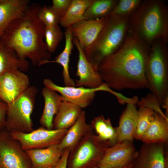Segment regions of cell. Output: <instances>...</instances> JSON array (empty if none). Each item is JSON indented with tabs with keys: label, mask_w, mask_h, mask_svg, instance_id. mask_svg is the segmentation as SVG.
<instances>
[{
	"label": "cell",
	"mask_w": 168,
	"mask_h": 168,
	"mask_svg": "<svg viewBox=\"0 0 168 168\" xmlns=\"http://www.w3.org/2000/svg\"><path fill=\"white\" fill-rule=\"evenodd\" d=\"M72 41L78 53L76 76L79 78L75 80L76 86L90 88L99 87L104 83L99 74L86 59L77 39L73 37Z\"/></svg>",
	"instance_id": "cell-13"
},
{
	"label": "cell",
	"mask_w": 168,
	"mask_h": 168,
	"mask_svg": "<svg viewBox=\"0 0 168 168\" xmlns=\"http://www.w3.org/2000/svg\"><path fill=\"white\" fill-rule=\"evenodd\" d=\"M128 168V166H125V167H124L123 168Z\"/></svg>",
	"instance_id": "cell-38"
},
{
	"label": "cell",
	"mask_w": 168,
	"mask_h": 168,
	"mask_svg": "<svg viewBox=\"0 0 168 168\" xmlns=\"http://www.w3.org/2000/svg\"><path fill=\"white\" fill-rule=\"evenodd\" d=\"M68 129H49L42 126L28 133H10L20 143L23 149H42L59 144Z\"/></svg>",
	"instance_id": "cell-9"
},
{
	"label": "cell",
	"mask_w": 168,
	"mask_h": 168,
	"mask_svg": "<svg viewBox=\"0 0 168 168\" xmlns=\"http://www.w3.org/2000/svg\"><path fill=\"white\" fill-rule=\"evenodd\" d=\"M28 76L18 69L8 71L0 77V100L7 105L30 86Z\"/></svg>",
	"instance_id": "cell-11"
},
{
	"label": "cell",
	"mask_w": 168,
	"mask_h": 168,
	"mask_svg": "<svg viewBox=\"0 0 168 168\" xmlns=\"http://www.w3.org/2000/svg\"><path fill=\"white\" fill-rule=\"evenodd\" d=\"M70 150L66 149L63 151L62 155L58 165V168H67L68 161Z\"/></svg>",
	"instance_id": "cell-35"
},
{
	"label": "cell",
	"mask_w": 168,
	"mask_h": 168,
	"mask_svg": "<svg viewBox=\"0 0 168 168\" xmlns=\"http://www.w3.org/2000/svg\"><path fill=\"white\" fill-rule=\"evenodd\" d=\"M139 107L150 108L160 114L164 117L168 118L163 113L160 107V103L156 97L152 93L150 94L145 98L142 99L138 102Z\"/></svg>",
	"instance_id": "cell-32"
},
{
	"label": "cell",
	"mask_w": 168,
	"mask_h": 168,
	"mask_svg": "<svg viewBox=\"0 0 168 168\" xmlns=\"http://www.w3.org/2000/svg\"><path fill=\"white\" fill-rule=\"evenodd\" d=\"M137 153L132 142L124 141L108 147L97 166L123 168L135 158Z\"/></svg>",
	"instance_id": "cell-12"
},
{
	"label": "cell",
	"mask_w": 168,
	"mask_h": 168,
	"mask_svg": "<svg viewBox=\"0 0 168 168\" xmlns=\"http://www.w3.org/2000/svg\"><path fill=\"white\" fill-rule=\"evenodd\" d=\"M90 125L99 139L108 142L110 147L117 143L116 129L109 118L106 119L102 115L97 116L91 120Z\"/></svg>",
	"instance_id": "cell-25"
},
{
	"label": "cell",
	"mask_w": 168,
	"mask_h": 168,
	"mask_svg": "<svg viewBox=\"0 0 168 168\" xmlns=\"http://www.w3.org/2000/svg\"><path fill=\"white\" fill-rule=\"evenodd\" d=\"M100 168L98 167L97 166H94V167H90V168Z\"/></svg>",
	"instance_id": "cell-37"
},
{
	"label": "cell",
	"mask_w": 168,
	"mask_h": 168,
	"mask_svg": "<svg viewBox=\"0 0 168 168\" xmlns=\"http://www.w3.org/2000/svg\"><path fill=\"white\" fill-rule=\"evenodd\" d=\"M7 105L0 100V129L5 128L6 114Z\"/></svg>",
	"instance_id": "cell-34"
},
{
	"label": "cell",
	"mask_w": 168,
	"mask_h": 168,
	"mask_svg": "<svg viewBox=\"0 0 168 168\" xmlns=\"http://www.w3.org/2000/svg\"><path fill=\"white\" fill-rule=\"evenodd\" d=\"M41 6L34 3L24 14L10 23L0 36V42L16 54L22 71L29 67V58L34 65L47 63L51 57L44 40L46 26L38 17Z\"/></svg>",
	"instance_id": "cell-2"
},
{
	"label": "cell",
	"mask_w": 168,
	"mask_h": 168,
	"mask_svg": "<svg viewBox=\"0 0 168 168\" xmlns=\"http://www.w3.org/2000/svg\"><path fill=\"white\" fill-rule=\"evenodd\" d=\"M65 43L62 52L53 61H49L47 63H56L60 64L63 67V82L65 86H75V82L71 77L69 72L70 57L73 49V36L71 27L66 28L64 33Z\"/></svg>",
	"instance_id": "cell-23"
},
{
	"label": "cell",
	"mask_w": 168,
	"mask_h": 168,
	"mask_svg": "<svg viewBox=\"0 0 168 168\" xmlns=\"http://www.w3.org/2000/svg\"><path fill=\"white\" fill-rule=\"evenodd\" d=\"M21 69L20 61L16 53L0 42V77L10 71Z\"/></svg>",
	"instance_id": "cell-27"
},
{
	"label": "cell",
	"mask_w": 168,
	"mask_h": 168,
	"mask_svg": "<svg viewBox=\"0 0 168 168\" xmlns=\"http://www.w3.org/2000/svg\"><path fill=\"white\" fill-rule=\"evenodd\" d=\"M166 44L154 41L150 49L146 72L150 89L160 104L168 96V70Z\"/></svg>",
	"instance_id": "cell-5"
},
{
	"label": "cell",
	"mask_w": 168,
	"mask_h": 168,
	"mask_svg": "<svg viewBox=\"0 0 168 168\" xmlns=\"http://www.w3.org/2000/svg\"><path fill=\"white\" fill-rule=\"evenodd\" d=\"M135 104H127L116 128L117 143L128 140L133 142L136 132L138 111Z\"/></svg>",
	"instance_id": "cell-16"
},
{
	"label": "cell",
	"mask_w": 168,
	"mask_h": 168,
	"mask_svg": "<svg viewBox=\"0 0 168 168\" xmlns=\"http://www.w3.org/2000/svg\"><path fill=\"white\" fill-rule=\"evenodd\" d=\"M92 0H72L71 4L59 23L67 28L80 21L87 20L84 14Z\"/></svg>",
	"instance_id": "cell-24"
},
{
	"label": "cell",
	"mask_w": 168,
	"mask_h": 168,
	"mask_svg": "<svg viewBox=\"0 0 168 168\" xmlns=\"http://www.w3.org/2000/svg\"><path fill=\"white\" fill-rule=\"evenodd\" d=\"M90 124L86 122V113L82 110L75 123L68 129L63 139L58 145L59 148L63 151L73 148L91 130Z\"/></svg>",
	"instance_id": "cell-20"
},
{
	"label": "cell",
	"mask_w": 168,
	"mask_h": 168,
	"mask_svg": "<svg viewBox=\"0 0 168 168\" xmlns=\"http://www.w3.org/2000/svg\"><path fill=\"white\" fill-rule=\"evenodd\" d=\"M0 168H32L26 151L5 128L0 129Z\"/></svg>",
	"instance_id": "cell-8"
},
{
	"label": "cell",
	"mask_w": 168,
	"mask_h": 168,
	"mask_svg": "<svg viewBox=\"0 0 168 168\" xmlns=\"http://www.w3.org/2000/svg\"><path fill=\"white\" fill-rule=\"evenodd\" d=\"M38 92L36 87L29 86L19 97L7 105L5 128L9 132L28 133L34 130L31 115Z\"/></svg>",
	"instance_id": "cell-6"
},
{
	"label": "cell",
	"mask_w": 168,
	"mask_h": 168,
	"mask_svg": "<svg viewBox=\"0 0 168 168\" xmlns=\"http://www.w3.org/2000/svg\"><path fill=\"white\" fill-rule=\"evenodd\" d=\"M43 83L45 86L60 93L63 101L72 103L81 109L86 108L91 104L96 92L105 91L112 93L113 91L104 82L100 86L95 88L60 86L56 84L49 79H44Z\"/></svg>",
	"instance_id": "cell-10"
},
{
	"label": "cell",
	"mask_w": 168,
	"mask_h": 168,
	"mask_svg": "<svg viewBox=\"0 0 168 168\" xmlns=\"http://www.w3.org/2000/svg\"><path fill=\"white\" fill-rule=\"evenodd\" d=\"M164 144L144 143L135 157L136 168H165Z\"/></svg>",
	"instance_id": "cell-15"
},
{
	"label": "cell",
	"mask_w": 168,
	"mask_h": 168,
	"mask_svg": "<svg viewBox=\"0 0 168 168\" xmlns=\"http://www.w3.org/2000/svg\"><path fill=\"white\" fill-rule=\"evenodd\" d=\"M128 30L148 43L161 40L167 44L168 39V11L160 0L142 1L128 18Z\"/></svg>",
	"instance_id": "cell-3"
},
{
	"label": "cell",
	"mask_w": 168,
	"mask_h": 168,
	"mask_svg": "<svg viewBox=\"0 0 168 168\" xmlns=\"http://www.w3.org/2000/svg\"><path fill=\"white\" fill-rule=\"evenodd\" d=\"M154 111L150 108L140 107L138 111L137 125L134 138L142 140L150 124Z\"/></svg>",
	"instance_id": "cell-29"
},
{
	"label": "cell",
	"mask_w": 168,
	"mask_h": 168,
	"mask_svg": "<svg viewBox=\"0 0 168 168\" xmlns=\"http://www.w3.org/2000/svg\"><path fill=\"white\" fill-rule=\"evenodd\" d=\"M58 145L26 151L30 159L32 168H43L57 165L63 152Z\"/></svg>",
	"instance_id": "cell-19"
},
{
	"label": "cell",
	"mask_w": 168,
	"mask_h": 168,
	"mask_svg": "<svg viewBox=\"0 0 168 168\" xmlns=\"http://www.w3.org/2000/svg\"><path fill=\"white\" fill-rule=\"evenodd\" d=\"M107 17L80 21L70 26L73 36L78 40L84 52L94 42L105 26Z\"/></svg>",
	"instance_id": "cell-14"
},
{
	"label": "cell",
	"mask_w": 168,
	"mask_h": 168,
	"mask_svg": "<svg viewBox=\"0 0 168 168\" xmlns=\"http://www.w3.org/2000/svg\"><path fill=\"white\" fill-rule=\"evenodd\" d=\"M129 34L119 49L102 60L97 72L110 89H150L146 72L151 48Z\"/></svg>",
	"instance_id": "cell-1"
},
{
	"label": "cell",
	"mask_w": 168,
	"mask_h": 168,
	"mask_svg": "<svg viewBox=\"0 0 168 168\" xmlns=\"http://www.w3.org/2000/svg\"><path fill=\"white\" fill-rule=\"evenodd\" d=\"M82 110L77 105L63 101L53 119L54 129H68L76 121Z\"/></svg>",
	"instance_id": "cell-22"
},
{
	"label": "cell",
	"mask_w": 168,
	"mask_h": 168,
	"mask_svg": "<svg viewBox=\"0 0 168 168\" xmlns=\"http://www.w3.org/2000/svg\"><path fill=\"white\" fill-rule=\"evenodd\" d=\"M30 5L28 0H0V36L8 25L23 15Z\"/></svg>",
	"instance_id": "cell-17"
},
{
	"label": "cell",
	"mask_w": 168,
	"mask_h": 168,
	"mask_svg": "<svg viewBox=\"0 0 168 168\" xmlns=\"http://www.w3.org/2000/svg\"><path fill=\"white\" fill-rule=\"evenodd\" d=\"M118 0H92L86 10L84 16L87 20H95L107 17Z\"/></svg>",
	"instance_id": "cell-26"
},
{
	"label": "cell",
	"mask_w": 168,
	"mask_h": 168,
	"mask_svg": "<svg viewBox=\"0 0 168 168\" xmlns=\"http://www.w3.org/2000/svg\"><path fill=\"white\" fill-rule=\"evenodd\" d=\"M58 164L57 165H55V166L47 167H44L43 168H58Z\"/></svg>",
	"instance_id": "cell-36"
},
{
	"label": "cell",
	"mask_w": 168,
	"mask_h": 168,
	"mask_svg": "<svg viewBox=\"0 0 168 168\" xmlns=\"http://www.w3.org/2000/svg\"><path fill=\"white\" fill-rule=\"evenodd\" d=\"M109 143L97 137L92 128L70 152L68 168H89L97 166Z\"/></svg>",
	"instance_id": "cell-7"
},
{
	"label": "cell",
	"mask_w": 168,
	"mask_h": 168,
	"mask_svg": "<svg viewBox=\"0 0 168 168\" xmlns=\"http://www.w3.org/2000/svg\"><path fill=\"white\" fill-rule=\"evenodd\" d=\"M63 34L59 25L46 26L44 33L45 43L50 53H54L63 39Z\"/></svg>",
	"instance_id": "cell-30"
},
{
	"label": "cell",
	"mask_w": 168,
	"mask_h": 168,
	"mask_svg": "<svg viewBox=\"0 0 168 168\" xmlns=\"http://www.w3.org/2000/svg\"><path fill=\"white\" fill-rule=\"evenodd\" d=\"M72 2V0H52V5L50 7L55 14L59 21L67 12Z\"/></svg>",
	"instance_id": "cell-33"
},
{
	"label": "cell",
	"mask_w": 168,
	"mask_h": 168,
	"mask_svg": "<svg viewBox=\"0 0 168 168\" xmlns=\"http://www.w3.org/2000/svg\"><path fill=\"white\" fill-rule=\"evenodd\" d=\"M128 18L114 20L107 17L106 23L96 38L85 52L86 57L94 70L106 56L116 51L128 30Z\"/></svg>",
	"instance_id": "cell-4"
},
{
	"label": "cell",
	"mask_w": 168,
	"mask_h": 168,
	"mask_svg": "<svg viewBox=\"0 0 168 168\" xmlns=\"http://www.w3.org/2000/svg\"><path fill=\"white\" fill-rule=\"evenodd\" d=\"M38 17L46 26H53L58 25L59 20L50 7L45 5L41 7Z\"/></svg>",
	"instance_id": "cell-31"
},
{
	"label": "cell",
	"mask_w": 168,
	"mask_h": 168,
	"mask_svg": "<svg viewBox=\"0 0 168 168\" xmlns=\"http://www.w3.org/2000/svg\"><path fill=\"white\" fill-rule=\"evenodd\" d=\"M168 138V119L154 111L142 141L144 143H164Z\"/></svg>",
	"instance_id": "cell-21"
},
{
	"label": "cell",
	"mask_w": 168,
	"mask_h": 168,
	"mask_svg": "<svg viewBox=\"0 0 168 168\" xmlns=\"http://www.w3.org/2000/svg\"><path fill=\"white\" fill-rule=\"evenodd\" d=\"M44 101V107L40 122L42 127L49 129H54L53 121L63 100L56 91L45 86L42 90Z\"/></svg>",
	"instance_id": "cell-18"
},
{
	"label": "cell",
	"mask_w": 168,
	"mask_h": 168,
	"mask_svg": "<svg viewBox=\"0 0 168 168\" xmlns=\"http://www.w3.org/2000/svg\"><path fill=\"white\" fill-rule=\"evenodd\" d=\"M142 1L141 0L118 1L108 16L114 20L128 18L137 8Z\"/></svg>",
	"instance_id": "cell-28"
}]
</instances>
